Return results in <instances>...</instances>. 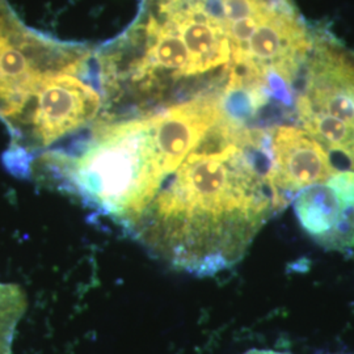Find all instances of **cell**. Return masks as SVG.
<instances>
[{"mask_svg":"<svg viewBox=\"0 0 354 354\" xmlns=\"http://www.w3.org/2000/svg\"><path fill=\"white\" fill-rule=\"evenodd\" d=\"M272 172L270 129L238 127L222 114L125 232L178 270L221 273L279 213Z\"/></svg>","mask_w":354,"mask_h":354,"instance_id":"obj_1","label":"cell"},{"mask_svg":"<svg viewBox=\"0 0 354 354\" xmlns=\"http://www.w3.org/2000/svg\"><path fill=\"white\" fill-rule=\"evenodd\" d=\"M244 354H289L282 353V352H276V351H268V349H252L250 352Z\"/></svg>","mask_w":354,"mask_h":354,"instance_id":"obj_8","label":"cell"},{"mask_svg":"<svg viewBox=\"0 0 354 354\" xmlns=\"http://www.w3.org/2000/svg\"><path fill=\"white\" fill-rule=\"evenodd\" d=\"M102 111V93L84 79L70 73L39 77L19 109L6 120L13 138L7 159L16 167L21 160V169L28 172L30 152L93 125Z\"/></svg>","mask_w":354,"mask_h":354,"instance_id":"obj_2","label":"cell"},{"mask_svg":"<svg viewBox=\"0 0 354 354\" xmlns=\"http://www.w3.org/2000/svg\"><path fill=\"white\" fill-rule=\"evenodd\" d=\"M299 92L337 93L354 99V51L327 30H311V49L299 77Z\"/></svg>","mask_w":354,"mask_h":354,"instance_id":"obj_6","label":"cell"},{"mask_svg":"<svg viewBox=\"0 0 354 354\" xmlns=\"http://www.w3.org/2000/svg\"><path fill=\"white\" fill-rule=\"evenodd\" d=\"M297 122L323 145L332 162L339 159L340 163L354 172V122L313 112L298 114Z\"/></svg>","mask_w":354,"mask_h":354,"instance_id":"obj_7","label":"cell"},{"mask_svg":"<svg viewBox=\"0 0 354 354\" xmlns=\"http://www.w3.org/2000/svg\"><path fill=\"white\" fill-rule=\"evenodd\" d=\"M311 49V30L298 10H269L243 49H231V57H243L264 68L304 61Z\"/></svg>","mask_w":354,"mask_h":354,"instance_id":"obj_5","label":"cell"},{"mask_svg":"<svg viewBox=\"0 0 354 354\" xmlns=\"http://www.w3.org/2000/svg\"><path fill=\"white\" fill-rule=\"evenodd\" d=\"M272 184L279 212L306 188L328 181L339 169L328 151L304 129L279 125L270 129Z\"/></svg>","mask_w":354,"mask_h":354,"instance_id":"obj_4","label":"cell"},{"mask_svg":"<svg viewBox=\"0 0 354 354\" xmlns=\"http://www.w3.org/2000/svg\"><path fill=\"white\" fill-rule=\"evenodd\" d=\"M301 226L329 251L354 248V172L337 171L328 181L302 190L294 198Z\"/></svg>","mask_w":354,"mask_h":354,"instance_id":"obj_3","label":"cell"}]
</instances>
